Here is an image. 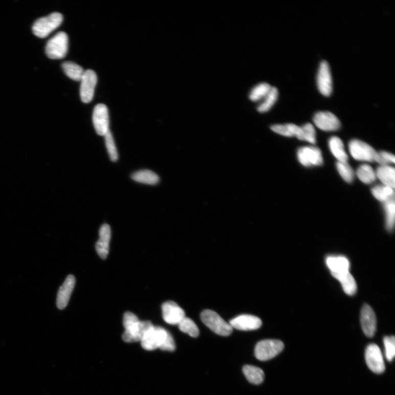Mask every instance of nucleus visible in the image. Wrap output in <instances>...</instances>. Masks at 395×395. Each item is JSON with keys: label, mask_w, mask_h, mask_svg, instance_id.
<instances>
[{"label": "nucleus", "mask_w": 395, "mask_h": 395, "mask_svg": "<svg viewBox=\"0 0 395 395\" xmlns=\"http://www.w3.org/2000/svg\"><path fill=\"white\" fill-rule=\"evenodd\" d=\"M141 345L148 351L160 348L164 351L174 352L175 341L167 331L160 327L153 326L141 340Z\"/></svg>", "instance_id": "1"}, {"label": "nucleus", "mask_w": 395, "mask_h": 395, "mask_svg": "<svg viewBox=\"0 0 395 395\" xmlns=\"http://www.w3.org/2000/svg\"><path fill=\"white\" fill-rule=\"evenodd\" d=\"M125 332L123 339L126 342L141 341L145 334L154 326L150 321H140L137 317L130 312L125 313L123 319Z\"/></svg>", "instance_id": "2"}, {"label": "nucleus", "mask_w": 395, "mask_h": 395, "mask_svg": "<svg viewBox=\"0 0 395 395\" xmlns=\"http://www.w3.org/2000/svg\"><path fill=\"white\" fill-rule=\"evenodd\" d=\"M201 319L203 323L215 333L221 336H229L233 332V327L217 312L205 310L201 313Z\"/></svg>", "instance_id": "3"}, {"label": "nucleus", "mask_w": 395, "mask_h": 395, "mask_svg": "<svg viewBox=\"0 0 395 395\" xmlns=\"http://www.w3.org/2000/svg\"><path fill=\"white\" fill-rule=\"evenodd\" d=\"M63 19V16L60 13H52L47 17L37 20L33 26V32L39 38H46L62 24Z\"/></svg>", "instance_id": "4"}, {"label": "nucleus", "mask_w": 395, "mask_h": 395, "mask_svg": "<svg viewBox=\"0 0 395 395\" xmlns=\"http://www.w3.org/2000/svg\"><path fill=\"white\" fill-rule=\"evenodd\" d=\"M283 342L279 340L267 339L261 341L257 344L255 355L260 361L270 360L279 355L284 349Z\"/></svg>", "instance_id": "5"}, {"label": "nucleus", "mask_w": 395, "mask_h": 395, "mask_svg": "<svg viewBox=\"0 0 395 395\" xmlns=\"http://www.w3.org/2000/svg\"><path fill=\"white\" fill-rule=\"evenodd\" d=\"M68 49V37L64 32H59L47 43L46 54L51 59L63 58Z\"/></svg>", "instance_id": "6"}, {"label": "nucleus", "mask_w": 395, "mask_h": 395, "mask_svg": "<svg viewBox=\"0 0 395 395\" xmlns=\"http://www.w3.org/2000/svg\"><path fill=\"white\" fill-rule=\"evenodd\" d=\"M348 150L350 154L356 160L375 161L377 152L374 148L363 141L357 139L350 141Z\"/></svg>", "instance_id": "7"}, {"label": "nucleus", "mask_w": 395, "mask_h": 395, "mask_svg": "<svg viewBox=\"0 0 395 395\" xmlns=\"http://www.w3.org/2000/svg\"><path fill=\"white\" fill-rule=\"evenodd\" d=\"M297 158L305 167L321 166L323 164L321 151L314 146H305L298 149Z\"/></svg>", "instance_id": "8"}, {"label": "nucleus", "mask_w": 395, "mask_h": 395, "mask_svg": "<svg viewBox=\"0 0 395 395\" xmlns=\"http://www.w3.org/2000/svg\"><path fill=\"white\" fill-rule=\"evenodd\" d=\"M365 358L368 368L377 374H381L385 370L383 354L375 344H369L366 348Z\"/></svg>", "instance_id": "9"}, {"label": "nucleus", "mask_w": 395, "mask_h": 395, "mask_svg": "<svg viewBox=\"0 0 395 395\" xmlns=\"http://www.w3.org/2000/svg\"><path fill=\"white\" fill-rule=\"evenodd\" d=\"M80 98L85 103L90 102L94 98L98 77L92 70L85 71L81 80Z\"/></svg>", "instance_id": "10"}, {"label": "nucleus", "mask_w": 395, "mask_h": 395, "mask_svg": "<svg viewBox=\"0 0 395 395\" xmlns=\"http://www.w3.org/2000/svg\"><path fill=\"white\" fill-rule=\"evenodd\" d=\"M313 121L318 129L324 131H335L340 128L339 119L330 111H318L313 118Z\"/></svg>", "instance_id": "11"}, {"label": "nucleus", "mask_w": 395, "mask_h": 395, "mask_svg": "<svg viewBox=\"0 0 395 395\" xmlns=\"http://www.w3.org/2000/svg\"><path fill=\"white\" fill-rule=\"evenodd\" d=\"M93 123L95 130L100 136H104L109 130L108 109L103 104H99L94 108Z\"/></svg>", "instance_id": "12"}, {"label": "nucleus", "mask_w": 395, "mask_h": 395, "mask_svg": "<svg viewBox=\"0 0 395 395\" xmlns=\"http://www.w3.org/2000/svg\"><path fill=\"white\" fill-rule=\"evenodd\" d=\"M317 82L320 94L324 96H330L332 92L333 82L330 66L326 61H322L320 64Z\"/></svg>", "instance_id": "13"}, {"label": "nucleus", "mask_w": 395, "mask_h": 395, "mask_svg": "<svg viewBox=\"0 0 395 395\" xmlns=\"http://www.w3.org/2000/svg\"><path fill=\"white\" fill-rule=\"evenodd\" d=\"M162 311L164 319L167 323L171 325H178L185 317L184 310L173 301L164 303Z\"/></svg>", "instance_id": "14"}, {"label": "nucleus", "mask_w": 395, "mask_h": 395, "mask_svg": "<svg viewBox=\"0 0 395 395\" xmlns=\"http://www.w3.org/2000/svg\"><path fill=\"white\" fill-rule=\"evenodd\" d=\"M361 323L364 334L369 338L374 337L377 329V319L374 310L368 305H364L362 308Z\"/></svg>", "instance_id": "15"}, {"label": "nucleus", "mask_w": 395, "mask_h": 395, "mask_svg": "<svg viewBox=\"0 0 395 395\" xmlns=\"http://www.w3.org/2000/svg\"><path fill=\"white\" fill-rule=\"evenodd\" d=\"M229 323L233 329L248 331L260 329L262 325V321L259 317L255 316L242 315L231 319Z\"/></svg>", "instance_id": "16"}, {"label": "nucleus", "mask_w": 395, "mask_h": 395, "mask_svg": "<svg viewBox=\"0 0 395 395\" xmlns=\"http://www.w3.org/2000/svg\"><path fill=\"white\" fill-rule=\"evenodd\" d=\"M75 285V277L73 275H69L58 290L57 307L59 310L64 309L68 305Z\"/></svg>", "instance_id": "17"}, {"label": "nucleus", "mask_w": 395, "mask_h": 395, "mask_svg": "<svg viewBox=\"0 0 395 395\" xmlns=\"http://www.w3.org/2000/svg\"><path fill=\"white\" fill-rule=\"evenodd\" d=\"M111 229L108 224L103 225L99 233V240L96 245L97 252L102 259H106L108 255Z\"/></svg>", "instance_id": "18"}, {"label": "nucleus", "mask_w": 395, "mask_h": 395, "mask_svg": "<svg viewBox=\"0 0 395 395\" xmlns=\"http://www.w3.org/2000/svg\"><path fill=\"white\" fill-rule=\"evenodd\" d=\"M326 264L332 275L349 271L348 260L342 256H330L326 259Z\"/></svg>", "instance_id": "19"}, {"label": "nucleus", "mask_w": 395, "mask_h": 395, "mask_svg": "<svg viewBox=\"0 0 395 395\" xmlns=\"http://www.w3.org/2000/svg\"><path fill=\"white\" fill-rule=\"evenodd\" d=\"M341 283L344 292L348 295H354L357 291V284L355 280L349 271L332 275Z\"/></svg>", "instance_id": "20"}, {"label": "nucleus", "mask_w": 395, "mask_h": 395, "mask_svg": "<svg viewBox=\"0 0 395 395\" xmlns=\"http://www.w3.org/2000/svg\"><path fill=\"white\" fill-rule=\"evenodd\" d=\"M376 176L383 184L394 189L395 170L390 166H381L376 171Z\"/></svg>", "instance_id": "21"}, {"label": "nucleus", "mask_w": 395, "mask_h": 395, "mask_svg": "<svg viewBox=\"0 0 395 395\" xmlns=\"http://www.w3.org/2000/svg\"><path fill=\"white\" fill-rule=\"evenodd\" d=\"M330 151L339 162H347L348 156L345 150L343 142L337 136H333L329 141Z\"/></svg>", "instance_id": "22"}, {"label": "nucleus", "mask_w": 395, "mask_h": 395, "mask_svg": "<svg viewBox=\"0 0 395 395\" xmlns=\"http://www.w3.org/2000/svg\"><path fill=\"white\" fill-rule=\"evenodd\" d=\"M131 177L136 182L146 184L155 185L159 181L158 175L149 170L138 171L133 173Z\"/></svg>", "instance_id": "23"}, {"label": "nucleus", "mask_w": 395, "mask_h": 395, "mask_svg": "<svg viewBox=\"0 0 395 395\" xmlns=\"http://www.w3.org/2000/svg\"><path fill=\"white\" fill-rule=\"evenodd\" d=\"M271 129L279 135L288 137H296L297 138L300 131V126L294 124H276L271 126Z\"/></svg>", "instance_id": "24"}, {"label": "nucleus", "mask_w": 395, "mask_h": 395, "mask_svg": "<svg viewBox=\"0 0 395 395\" xmlns=\"http://www.w3.org/2000/svg\"><path fill=\"white\" fill-rule=\"evenodd\" d=\"M243 371L246 378L250 383L259 385L264 381V372L260 368L246 365L243 368Z\"/></svg>", "instance_id": "25"}, {"label": "nucleus", "mask_w": 395, "mask_h": 395, "mask_svg": "<svg viewBox=\"0 0 395 395\" xmlns=\"http://www.w3.org/2000/svg\"><path fill=\"white\" fill-rule=\"evenodd\" d=\"M371 191L373 196L383 203L394 198V190L384 184L375 186Z\"/></svg>", "instance_id": "26"}, {"label": "nucleus", "mask_w": 395, "mask_h": 395, "mask_svg": "<svg viewBox=\"0 0 395 395\" xmlns=\"http://www.w3.org/2000/svg\"><path fill=\"white\" fill-rule=\"evenodd\" d=\"M356 175L363 183L369 184L375 182L377 176L376 171L368 165H362L357 169Z\"/></svg>", "instance_id": "27"}, {"label": "nucleus", "mask_w": 395, "mask_h": 395, "mask_svg": "<svg viewBox=\"0 0 395 395\" xmlns=\"http://www.w3.org/2000/svg\"><path fill=\"white\" fill-rule=\"evenodd\" d=\"M62 68L67 76L75 81H80L85 72L81 66L70 61L63 63Z\"/></svg>", "instance_id": "28"}, {"label": "nucleus", "mask_w": 395, "mask_h": 395, "mask_svg": "<svg viewBox=\"0 0 395 395\" xmlns=\"http://www.w3.org/2000/svg\"><path fill=\"white\" fill-rule=\"evenodd\" d=\"M278 97V91L277 88L272 87L271 90L263 99V102L258 107V111L260 113H266L269 111L276 102Z\"/></svg>", "instance_id": "29"}, {"label": "nucleus", "mask_w": 395, "mask_h": 395, "mask_svg": "<svg viewBox=\"0 0 395 395\" xmlns=\"http://www.w3.org/2000/svg\"><path fill=\"white\" fill-rule=\"evenodd\" d=\"M384 208L385 214L386 228L389 231V232H391V231L393 229L394 226V198H393L384 203Z\"/></svg>", "instance_id": "30"}, {"label": "nucleus", "mask_w": 395, "mask_h": 395, "mask_svg": "<svg viewBox=\"0 0 395 395\" xmlns=\"http://www.w3.org/2000/svg\"><path fill=\"white\" fill-rule=\"evenodd\" d=\"M297 138L315 145L316 143V134L314 126L310 123L300 126L299 135Z\"/></svg>", "instance_id": "31"}, {"label": "nucleus", "mask_w": 395, "mask_h": 395, "mask_svg": "<svg viewBox=\"0 0 395 395\" xmlns=\"http://www.w3.org/2000/svg\"><path fill=\"white\" fill-rule=\"evenodd\" d=\"M272 87L267 83H261L253 88L249 95V99L252 102H259L263 100Z\"/></svg>", "instance_id": "32"}, {"label": "nucleus", "mask_w": 395, "mask_h": 395, "mask_svg": "<svg viewBox=\"0 0 395 395\" xmlns=\"http://www.w3.org/2000/svg\"><path fill=\"white\" fill-rule=\"evenodd\" d=\"M178 327L181 332L189 334L191 337L196 338L199 334L198 327L191 318H184L178 324Z\"/></svg>", "instance_id": "33"}, {"label": "nucleus", "mask_w": 395, "mask_h": 395, "mask_svg": "<svg viewBox=\"0 0 395 395\" xmlns=\"http://www.w3.org/2000/svg\"><path fill=\"white\" fill-rule=\"evenodd\" d=\"M336 168L339 174L342 179L348 183H351L354 181V172L347 162H339L336 164Z\"/></svg>", "instance_id": "34"}, {"label": "nucleus", "mask_w": 395, "mask_h": 395, "mask_svg": "<svg viewBox=\"0 0 395 395\" xmlns=\"http://www.w3.org/2000/svg\"><path fill=\"white\" fill-rule=\"evenodd\" d=\"M104 136L105 138L106 147L110 160L112 161H117L118 153L112 134L109 130Z\"/></svg>", "instance_id": "35"}, {"label": "nucleus", "mask_w": 395, "mask_h": 395, "mask_svg": "<svg viewBox=\"0 0 395 395\" xmlns=\"http://www.w3.org/2000/svg\"><path fill=\"white\" fill-rule=\"evenodd\" d=\"M385 354L387 361H392L395 356V338L393 336L384 337Z\"/></svg>", "instance_id": "36"}, {"label": "nucleus", "mask_w": 395, "mask_h": 395, "mask_svg": "<svg viewBox=\"0 0 395 395\" xmlns=\"http://www.w3.org/2000/svg\"><path fill=\"white\" fill-rule=\"evenodd\" d=\"M375 161L381 166H389L394 164L395 157L393 154L386 151H381L377 153Z\"/></svg>", "instance_id": "37"}]
</instances>
